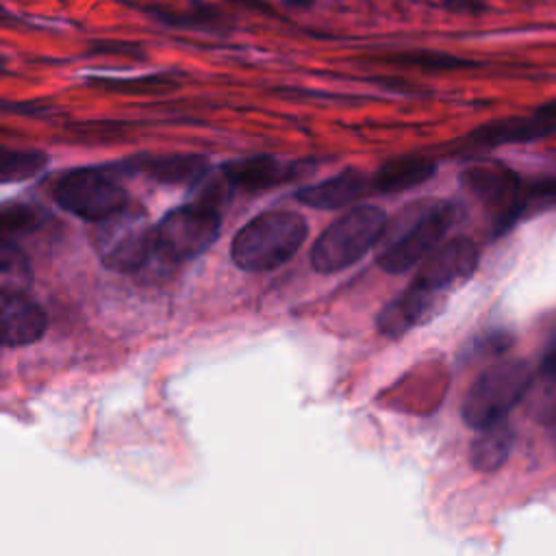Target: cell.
Here are the masks:
<instances>
[{
    "label": "cell",
    "instance_id": "obj_1",
    "mask_svg": "<svg viewBox=\"0 0 556 556\" xmlns=\"http://www.w3.org/2000/svg\"><path fill=\"white\" fill-rule=\"evenodd\" d=\"M458 208L447 200H419L402 208L393 224L384 226V248L376 256L387 274H402L421 263L456 222Z\"/></svg>",
    "mask_w": 556,
    "mask_h": 556
},
{
    "label": "cell",
    "instance_id": "obj_2",
    "mask_svg": "<svg viewBox=\"0 0 556 556\" xmlns=\"http://www.w3.org/2000/svg\"><path fill=\"white\" fill-rule=\"evenodd\" d=\"M308 235L306 219L293 211H267L250 219L232 239V263L243 271H269L287 263Z\"/></svg>",
    "mask_w": 556,
    "mask_h": 556
},
{
    "label": "cell",
    "instance_id": "obj_3",
    "mask_svg": "<svg viewBox=\"0 0 556 556\" xmlns=\"http://www.w3.org/2000/svg\"><path fill=\"white\" fill-rule=\"evenodd\" d=\"M532 376L534 369L523 358H500L484 367L463 397V421L469 428L480 430L500 419H506V415L519 402H523Z\"/></svg>",
    "mask_w": 556,
    "mask_h": 556
},
{
    "label": "cell",
    "instance_id": "obj_4",
    "mask_svg": "<svg viewBox=\"0 0 556 556\" xmlns=\"http://www.w3.org/2000/svg\"><path fill=\"white\" fill-rule=\"evenodd\" d=\"M387 215L374 204H358L334 219L313 243L311 265L317 274H334L354 265L384 232Z\"/></svg>",
    "mask_w": 556,
    "mask_h": 556
},
{
    "label": "cell",
    "instance_id": "obj_5",
    "mask_svg": "<svg viewBox=\"0 0 556 556\" xmlns=\"http://www.w3.org/2000/svg\"><path fill=\"white\" fill-rule=\"evenodd\" d=\"M93 245L104 267L128 274L154 254V226L139 204L128 202L98 222Z\"/></svg>",
    "mask_w": 556,
    "mask_h": 556
},
{
    "label": "cell",
    "instance_id": "obj_6",
    "mask_svg": "<svg viewBox=\"0 0 556 556\" xmlns=\"http://www.w3.org/2000/svg\"><path fill=\"white\" fill-rule=\"evenodd\" d=\"M219 211L189 202L172 208L154 226V254L169 263L189 261L211 248L219 237Z\"/></svg>",
    "mask_w": 556,
    "mask_h": 556
},
{
    "label": "cell",
    "instance_id": "obj_7",
    "mask_svg": "<svg viewBox=\"0 0 556 556\" xmlns=\"http://www.w3.org/2000/svg\"><path fill=\"white\" fill-rule=\"evenodd\" d=\"M56 204L87 222H100L128 204V195L117 180L100 167L72 169L54 182Z\"/></svg>",
    "mask_w": 556,
    "mask_h": 556
},
{
    "label": "cell",
    "instance_id": "obj_8",
    "mask_svg": "<svg viewBox=\"0 0 556 556\" xmlns=\"http://www.w3.org/2000/svg\"><path fill=\"white\" fill-rule=\"evenodd\" d=\"M478 248L469 237H454L439 243L421 263L410 280L413 285L447 298L454 289L465 285L478 267Z\"/></svg>",
    "mask_w": 556,
    "mask_h": 556
},
{
    "label": "cell",
    "instance_id": "obj_9",
    "mask_svg": "<svg viewBox=\"0 0 556 556\" xmlns=\"http://www.w3.org/2000/svg\"><path fill=\"white\" fill-rule=\"evenodd\" d=\"M463 189L495 213V235L506 232L508 217L517 206L523 180L502 163H476L458 176Z\"/></svg>",
    "mask_w": 556,
    "mask_h": 556
},
{
    "label": "cell",
    "instance_id": "obj_10",
    "mask_svg": "<svg viewBox=\"0 0 556 556\" xmlns=\"http://www.w3.org/2000/svg\"><path fill=\"white\" fill-rule=\"evenodd\" d=\"M556 132V102H547L532 111L530 115L521 117H508V119H497L489 122L484 126H478L471 130L463 143L467 148H497L506 143H523V141H534L541 137H547Z\"/></svg>",
    "mask_w": 556,
    "mask_h": 556
},
{
    "label": "cell",
    "instance_id": "obj_11",
    "mask_svg": "<svg viewBox=\"0 0 556 556\" xmlns=\"http://www.w3.org/2000/svg\"><path fill=\"white\" fill-rule=\"evenodd\" d=\"M445 302L447 298L430 293L410 282L402 293H397L393 300H389L382 306L376 319L378 330L384 337L400 339L410 330L434 319L445 308Z\"/></svg>",
    "mask_w": 556,
    "mask_h": 556
},
{
    "label": "cell",
    "instance_id": "obj_12",
    "mask_svg": "<svg viewBox=\"0 0 556 556\" xmlns=\"http://www.w3.org/2000/svg\"><path fill=\"white\" fill-rule=\"evenodd\" d=\"M46 326V313L35 300L24 291L0 289V345H30L43 337Z\"/></svg>",
    "mask_w": 556,
    "mask_h": 556
},
{
    "label": "cell",
    "instance_id": "obj_13",
    "mask_svg": "<svg viewBox=\"0 0 556 556\" xmlns=\"http://www.w3.org/2000/svg\"><path fill=\"white\" fill-rule=\"evenodd\" d=\"M369 191H371V176L365 174L363 169L348 167L321 182H315L295 191V200L319 211H334V208H345L356 204Z\"/></svg>",
    "mask_w": 556,
    "mask_h": 556
},
{
    "label": "cell",
    "instance_id": "obj_14",
    "mask_svg": "<svg viewBox=\"0 0 556 556\" xmlns=\"http://www.w3.org/2000/svg\"><path fill=\"white\" fill-rule=\"evenodd\" d=\"M222 169L235 189L263 191L300 176V172L306 169V163H285L276 156L261 154L230 161L222 165Z\"/></svg>",
    "mask_w": 556,
    "mask_h": 556
},
{
    "label": "cell",
    "instance_id": "obj_15",
    "mask_svg": "<svg viewBox=\"0 0 556 556\" xmlns=\"http://www.w3.org/2000/svg\"><path fill=\"white\" fill-rule=\"evenodd\" d=\"M122 167L163 185H191L208 169V163L200 154H139L124 161Z\"/></svg>",
    "mask_w": 556,
    "mask_h": 556
},
{
    "label": "cell",
    "instance_id": "obj_16",
    "mask_svg": "<svg viewBox=\"0 0 556 556\" xmlns=\"http://www.w3.org/2000/svg\"><path fill=\"white\" fill-rule=\"evenodd\" d=\"M526 415L543 426L556 424V332L547 339L539 369L523 395Z\"/></svg>",
    "mask_w": 556,
    "mask_h": 556
},
{
    "label": "cell",
    "instance_id": "obj_17",
    "mask_svg": "<svg viewBox=\"0 0 556 556\" xmlns=\"http://www.w3.org/2000/svg\"><path fill=\"white\" fill-rule=\"evenodd\" d=\"M437 174V163L428 156H393L371 174V191L397 193L424 185Z\"/></svg>",
    "mask_w": 556,
    "mask_h": 556
},
{
    "label": "cell",
    "instance_id": "obj_18",
    "mask_svg": "<svg viewBox=\"0 0 556 556\" xmlns=\"http://www.w3.org/2000/svg\"><path fill=\"white\" fill-rule=\"evenodd\" d=\"M515 443V430L506 419L478 430L469 445V463L476 471H497L510 456Z\"/></svg>",
    "mask_w": 556,
    "mask_h": 556
},
{
    "label": "cell",
    "instance_id": "obj_19",
    "mask_svg": "<svg viewBox=\"0 0 556 556\" xmlns=\"http://www.w3.org/2000/svg\"><path fill=\"white\" fill-rule=\"evenodd\" d=\"M48 167V154L41 150H15L0 146V185L22 182Z\"/></svg>",
    "mask_w": 556,
    "mask_h": 556
},
{
    "label": "cell",
    "instance_id": "obj_20",
    "mask_svg": "<svg viewBox=\"0 0 556 556\" xmlns=\"http://www.w3.org/2000/svg\"><path fill=\"white\" fill-rule=\"evenodd\" d=\"M33 282V267L28 256L9 239L0 237V289L26 291Z\"/></svg>",
    "mask_w": 556,
    "mask_h": 556
},
{
    "label": "cell",
    "instance_id": "obj_21",
    "mask_svg": "<svg viewBox=\"0 0 556 556\" xmlns=\"http://www.w3.org/2000/svg\"><path fill=\"white\" fill-rule=\"evenodd\" d=\"M46 213L37 204L9 202L0 206V237L24 235L35 230L43 222Z\"/></svg>",
    "mask_w": 556,
    "mask_h": 556
},
{
    "label": "cell",
    "instance_id": "obj_22",
    "mask_svg": "<svg viewBox=\"0 0 556 556\" xmlns=\"http://www.w3.org/2000/svg\"><path fill=\"white\" fill-rule=\"evenodd\" d=\"M395 63L402 65H413V67H421V70H463V67H471L473 61L469 59H460L447 52H432V50H413V52H402L393 56Z\"/></svg>",
    "mask_w": 556,
    "mask_h": 556
},
{
    "label": "cell",
    "instance_id": "obj_23",
    "mask_svg": "<svg viewBox=\"0 0 556 556\" xmlns=\"http://www.w3.org/2000/svg\"><path fill=\"white\" fill-rule=\"evenodd\" d=\"M159 20L169 26H185V28H213L219 30L224 17L213 9L195 7L191 13H172V11H156Z\"/></svg>",
    "mask_w": 556,
    "mask_h": 556
},
{
    "label": "cell",
    "instance_id": "obj_24",
    "mask_svg": "<svg viewBox=\"0 0 556 556\" xmlns=\"http://www.w3.org/2000/svg\"><path fill=\"white\" fill-rule=\"evenodd\" d=\"M93 85H102L106 89H117V91H156L163 89L169 83L167 76H141V78H93Z\"/></svg>",
    "mask_w": 556,
    "mask_h": 556
},
{
    "label": "cell",
    "instance_id": "obj_25",
    "mask_svg": "<svg viewBox=\"0 0 556 556\" xmlns=\"http://www.w3.org/2000/svg\"><path fill=\"white\" fill-rule=\"evenodd\" d=\"M454 11H480L482 2L480 0H450L447 2Z\"/></svg>",
    "mask_w": 556,
    "mask_h": 556
},
{
    "label": "cell",
    "instance_id": "obj_26",
    "mask_svg": "<svg viewBox=\"0 0 556 556\" xmlns=\"http://www.w3.org/2000/svg\"><path fill=\"white\" fill-rule=\"evenodd\" d=\"M287 9H308L315 0H282Z\"/></svg>",
    "mask_w": 556,
    "mask_h": 556
},
{
    "label": "cell",
    "instance_id": "obj_27",
    "mask_svg": "<svg viewBox=\"0 0 556 556\" xmlns=\"http://www.w3.org/2000/svg\"><path fill=\"white\" fill-rule=\"evenodd\" d=\"M2 70H4V59L0 56V72H2Z\"/></svg>",
    "mask_w": 556,
    "mask_h": 556
}]
</instances>
